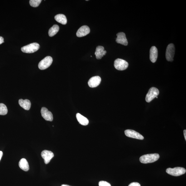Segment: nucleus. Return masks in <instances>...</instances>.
Instances as JSON below:
<instances>
[{"instance_id":"obj_1","label":"nucleus","mask_w":186,"mask_h":186,"mask_svg":"<svg viewBox=\"0 0 186 186\" xmlns=\"http://www.w3.org/2000/svg\"><path fill=\"white\" fill-rule=\"evenodd\" d=\"M160 158V155L157 153L145 154L140 158V162L144 164L153 163L156 161Z\"/></svg>"},{"instance_id":"obj_2","label":"nucleus","mask_w":186,"mask_h":186,"mask_svg":"<svg viewBox=\"0 0 186 186\" xmlns=\"http://www.w3.org/2000/svg\"><path fill=\"white\" fill-rule=\"evenodd\" d=\"M185 168L182 167H175L174 168H169L166 170L168 174L173 176L178 177L186 173Z\"/></svg>"},{"instance_id":"obj_3","label":"nucleus","mask_w":186,"mask_h":186,"mask_svg":"<svg viewBox=\"0 0 186 186\" xmlns=\"http://www.w3.org/2000/svg\"><path fill=\"white\" fill-rule=\"evenodd\" d=\"M40 48V45L37 43H33L22 48V52L26 53H32L38 51Z\"/></svg>"},{"instance_id":"obj_4","label":"nucleus","mask_w":186,"mask_h":186,"mask_svg":"<svg viewBox=\"0 0 186 186\" xmlns=\"http://www.w3.org/2000/svg\"><path fill=\"white\" fill-rule=\"evenodd\" d=\"M175 52L174 44H170L168 45L166 51V58L167 61L172 62L173 60Z\"/></svg>"},{"instance_id":"obj_5","label":"nucleus","mask_w":186,"mask_h":186,"mask_svg":"<svg viewBox=\"0 0 186 186\" xmlns=\"http://www.w3.org/2000/svg\"><path fill=\"white\" fill-rule=\"evenodd\" d=\"M159 94V90L157 88L153 87L151 88L146 96V101L147 102H150L157 97Z\"/></svg>"},{"instance_id":"obj_6","label":"nucleus","mask_w":186,"mask_h":186,"mask_svg":"<svg viewBox=\"0 0 186 186\" xmlns=\"http://www.w3.org/2000/svg\"><path fill=\"white\" fill-rule=\"evenodd\" d=\"M52 61V58L51 56H47L45 58L39 63L38 64L39 69L42 70L47 69L51 66Z\"/></svg>"},{"instance_id":"obj_7","label":"nucleus","mask_w":186,"mask_h":186,"mask_svg":"<svg viewBox=\"0 0 186 186\" xmlns=\"http://www.w3.org/2000/svg\"><path fill=\"white\" fill-rule=\"evenodd\" d=\"M128 62L125 60L117 59L114 62V66L115 68L119 70H124L127 69L128 67Z\"/></svg>"},{"instance_id":"obj_8","label":"nucleus","mask_w":186,"mask_h":186,"mask_svg":"<svg viewBox=\"0 0 186 186\" xmlns=\"http://www.w3.org/2000/svg\"><path fill=\"white\" fill-rule=\"evenodd\" d=\"M125 134L128 137L134 139L142 140L144 138L143 136L135 131L132 130H127L125 131Z\"/></svg>"},{"instance_id":"obj_9","label":"nucleus","mask_w":186,"mask_h":186,"mask_svg":"<svg viewBox=\"0 0 186 186\" xmlns=\"http://www.w3.org/2000/svg\"><path fill=\"white\" fill-rule=\"evenodd\" d=\"M42 157L44 159L45 164H48L54 157L53 153L49 151L45 150L41 153Z\"/></svg>"},{"instance_id":"obj_10","label":"nucleus","mask_w":186,"mask_h":186,"mask_svg":"<svg viewBox=\"0 0 186 186\" xmlns=\"http://www.w3.org/2000/svg\"><path fill=\"white\" fill-rule=\"evenodd\" d=\"M42 116L46 120L52 121L53 120V117L52 113L49 111L46 108L42 107L41 110Z\"/></svg>"},{"instance_id":"obj_11","label":"nucleus","mask_w":186,"mask_h":186,"mask_svg":"<svg viewBox=\"0 0 186 186\" xmlns=\"http://www.w3.org/2000/svg\"><path fill=\"white\" fill-rule=\"evenodd\" d=\"M117 37L116 39V42L117 43L127 46L128 45V42L126 35L124 32H119L117 34Z\"/></svg>"},{"instance_id":"obj_12","label":"nucleus","mask_w":186,"mask_h":186,"mask_svg":"<svg viewBox=\"0 0 186 186\" xmlns=\"http://www.w3.org/2000/svg\"><path fill=\"white\" fill-rule=\"evenodd\" d=\"M101 78L99 76L93 77L90 78L88 82L89 86L91 88H95L98 86L101 82Z\"/></svg>"},{"instance_id":"obj_13","label":"nucleus","mask_w":186,"mask_h":186,"mask_svg":"<svg viewBox=\"0 0 186 186\" xmlns=\"http://www.w3.org/2000/svg\"><path fill=\"white\" fill-rule=\"evenodd\" d=\"M90 32V29L89 27L87 26H83L78 30L76 35L78 37H84L88 34Z\"/></svg>"},{"instance_id":"obj_14","label":"nucleus","mask_w":186,"mask_h":186,"mask_svg":"<svg viewBox=\"0 0 186 186\" xmlns=\"http://www.w3.org/2000/svg\"><path fill=\"white\" fill-rule=\"evenodd\" d=\"M158 56V51L157 48L155 46H152L150 49V58L153 63H154L157 61Z\"/></svg>"},{"instance_id":"obj_15","label":"nucleus","mask_w":186,"mask_h":186,"mask_svg":"<svg viewBox=\"0 0 186 186\" xmlns=\"http://www.w3.org/2000/svg\"><path fill=\"white\" fill-rule=\"evenodd\" d=\"M107 53L106 51H105L104 47L102 46H98L97 47L96 51L95 52V55L96 56V58L100 59L105 56Z\"/></svg>"},{"instance_id":"obj_16","label":"nucleus","mask_w":186,"mask_h":186,"mask_svg":"<svg viewBox=\"0 0 186 186\" xmlns=\"http://www.w3.org/2000/svg\"><path fill=\"white\" fill-rule=\"evenodd\" d=\"M19 104L20 106L25 110H28L31 107V103L29 100L21 99L19 100Z\"/></svg>"},{"instance_id":"obj_17","label":"nucleus","mask_w":186,"mask_h":186,"mask_svg":"<svg viewBox=\"0 0 186 186\" xmlns=\"http://www.w3.org/2000/svg\"><path fill=\"white\" fill-rule=\"evenodd\" d=\"M20 168L25 171H28L29 169V165L27 160L24 158L20 160L19 163Z\"/></svg>"},{"instance_id":"obj_18","label":"nucleus","mask_w":186,"mask_h":186,"mask_svg":"<svg viewBox=\"0 0 186 186\" xmlns=\"http://www.w3.org/2000/svg\"><path fill=\"white\" fill-rule=\"evenodd\" d=\"M76 118L80 124L83 125H87L88 124L89 122L88 120L79 113H77L76 114Z\"/></svg>"},{"instance_id":"obj_19","label":"nucleus","mask_w":186,"mask_h":186,"mask_svg":"<svg viewBox=\"0 0 186 186\" xmlns=\"http://www.w3.org/2000/svg\"><path fill=\"white\" fill-rule=\"evenodd\" d=\"M56 21L63 25H66L67 23V19L66 16L63 14H59L55 17Z\"/></svg>"},{"instance_id":"obj_20","label":"nucleus","mask_w":186,"mask_h":186,"mask_svg":"<svg viewBox=\"0 0 186 186\" xmlns=\"http://www.w3.org/2000/svg\"><path fill=\"white\" fill-rule=\"evenodd\" d=\"M59 29V27L57 25H55L53 26L49 30L48 34L49 36L52 37L55 36L58 32Z\"/></svg>"},{"instance_id":"obj_21","label":"nucleus","mask_w":186,"mask_h":186,"mask_svg":"<svg viewBox=\"0 0 186 186\" xmlns=\"http://www.w3.org/2000/svg\"><path fill=\"white\" fill-rule=\"evenodd\" d=\"M8 112L6 105L3 104H0V115H5Z\"/></svg>"},{"instance_id":"obj_22","label":"nucleus","mask_w":186,"mask_h":186,"mask_svg":"<svg viewBox=\"0 0 186 186\" xmlns=\"http://www.w3.org/2000/svg\"><path fill=\"white\" fill-rule=\"evenodd\" d=\"M42 1L41 0H31L29 1V3L32 7H36L39 6Z\"/></svg>"},{"instance_id":"obj_23","label":"nucleus","mask_w":186,"mask_h":186,"mask_svg":"<svg viewBox=\"0 0 186 186\" xmlns=\"http://www.w3.org/2000/svg\"><path fill=\"white\" fill-rule=\"evenodd\" d=\"M99 186H111L108 182L105 181H100L99 183Z\"/></svg>"},{"instance_id":"obj_24","label":"nucleus","mask_w":186,"mask_h":186,"mask_svg":"<svg viewBox=\"0 0 186 186\" xmlns=\"http://www.w3.org/2000/svg\"><path fill=\"white\" fill-rule=\"evenodd\" d=\"M128 186H141V185L138 182H133L131 183Z\"/></svg>"},{"instance_id":"obj_25","label":"nucleus","mask_w":186,"mask_h":186,"mask_svg":"<svg viewBox=\"0 0 186 186\" xmlns=\"http://www.w3.org/2000/svg\"><path fill=\"white\" fill-rule=\"evenodd\" d=\"M4 42V39L3 38L0 36V45L3 43Z\"/></svg>"},{"instance_id":"obj_26","label":"nucleus","mask_w":186,"mask_h":186,"mask_svg":"<svg viewBox=\"0 0 186 186\" xmlns=\"http://www.w3.org/2000/svg\"><path fill=\"white\" fill-rule=\"evenodd\" d=\"M2 155H3V153L2 151H0V161H1Z\"/></svg>"},{"instance_id":"obj_27","label":"nucleus","mask_w":186,"mask_h":186,"mask_svg":"<svg viewBox=\"0 0 186 186\" xmlns=\"http://www.w3.org/2000/svg\"><path fill=\"white\" fill-rule=\"evenodd\" d=\"M183 132H184V137L185 138V141H186V130H184V131H183Z\"/></svg>"},{"instance_id":"obj_28","label":"nucleus","mask_w":186,"mask_h":186,"mask_svg":"<svg viewBox=\"0 0 186 186\" xmlns=\"http://www.w3.org/2000/svg\"><path fill=\"white\" fill-rule=\"evenodd\" d=\"M61 186H71L69 185H66V184H62L61 185Z\"/></svg>"}]
</instances>
